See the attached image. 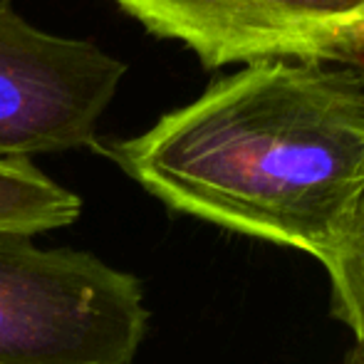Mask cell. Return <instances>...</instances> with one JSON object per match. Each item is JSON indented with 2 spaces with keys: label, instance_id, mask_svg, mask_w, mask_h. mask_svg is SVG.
I'll return each mask as SVG.
<instances>
[{
  "label": "cell",
  "instance_id": "8992f818",
  "mask_svg": "<svg viewBox=\"0 0 364 364\" xmlns=\"http://www.w3.org/2000/svg\"><path fill=\"white\" fill-rule=\"evenodd\" d=\"M330 275V312L364 345V201L340 248L322 263Z\"/></svg>",
  "mask_w": 364,
  "mask_h": 364
},
{
  "label": "cell",
  "instance_id": "3957f363",
  "mask_svg": "<svg viewBox=\"0 0 364 364\" xmlns=\"http://www.w3.org/2000/svg\"><path fill=\"white\" fill-rule=\"evenodd\" d=\"M124 73L95 43L45 33L0 0V159L97 146Z\"/></svg>",
  "mask_w": 364,
  "mask_h": 364
},
{
  "label": "cell",
  "instance_id": "7a4b0ae2",
  "mask_svg": "<svg viewBox=\"0 0 364 364\" xmlns=\"http://www.w3.org/2000/svg\"><path fill=\"white\" fill-rule=\"evenodd\" d=\"M146 325L139 278L0 233V364H134Z\"/></svg>",
  "mask_w": 364,
  "mask_h": 364
},
{
  "label": "cell",
  "instance_id": "ba28073f",
  "mask_svg": "<svg viewBox=\"0 0 364 364\" xmlns=\"http://www.w3.org/2000/svg\"><path fill=\"white\" fill-rule=\"evenodd\" d=\"M362 73H364V63H362Z\"/></svg>",
  "mask_w": 364,
  "mask_h": 364
},
{
  "label": "cell",
  "instance_id": "5b68a950",
  "mask_svg": "<svg viewBox=\"0 0 364 364\" xmlns=\"http://www.w3.org/2000/svg\"><path fill=\"white\" fill-rule=\"evenodd\" d=\"M82 198L25 159H0V233L38 235L75 223Z\"/></svg>",
  "mask_w": 364,
  "mask_h": 364
},
{
  "label": "cell",
  "instance_id": "6da1fadb",
  "mask_svg": "<svg viewBox=\"0 0 364 364\" xmlns=\"http://www.w3.org/2000/svg\"><path fill=\"white\" fill-rule=\"evenodd\" d=\"M107 154L171 211L327 263L364 201L362 65H245Z\"/></svg>",
  "mask_w": 364,
  "mask_h": 364
},
{
  "label": "cell",
  "instance_id": "277c9868",
  "mask_svg": "<svg viewBox=\"0 0 364 364\" xmlns=\"http://www.w3.org/2000/svg\"><path fill=\"white\" fill-rule=\"evenodd\" d=\"M156 38L183 43L203 68L364 63V0H114Z\"/></svg>",
  "mask_w": 364,
  "mask_h": 364
},
{
  "label": "cell",
  "instance_id": "52a82bcc",
  "mask_svg": "<svg viewBox=\"0 0 364 364\" xmlns=\"http://www.w3.org/2000/svg\"><path fill=\"white\" fill-rule=\"evenodd\" d=\"M342 364H364V345L355 342V345H352V350L345 355Z\"/></svg>",
  "mask_w": 364,
  "mask_h": 364
}]
</instances>
